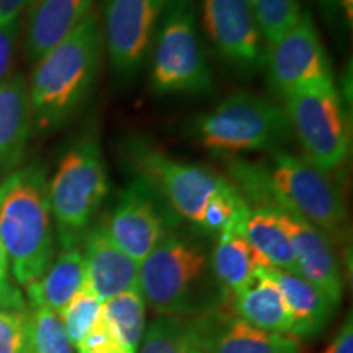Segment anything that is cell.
Returning <instances> with one entry per match:
<instances>
[{"label":"cell","mask_w":353,"mask_h":353,"mask_svg":"<svg viewBox=\"0 0 353 353\" xmlns=\"http://www.w3.org/2000/svg\"><path fill=\"white\" fill-rule=\"evenodd\" d=\"M319 3L327 13H334L335 7H337V0H319Z\"/></svg>","instance_id":"e575fe53"},{"label":"cell","mask_w":353,"mask_h":353,"mask_svg":"<svg viewBox=\"0 0 353 353\" xmlns=\"http://www.w3.org/2000/svg\"><path fill=\"white\" fill-rule=\"evenodd\" d=\"M283 105L307 162L327 174L345 165L352 151V123L335 83L294 92L285 97Z\"/></svg>","instance_id":"ba28073f"},{"label":"cell","mask_w":353,"mask_h":353,"mask_svg":"<svg viewBox=\"0 0 353 353\" xmlns=\"http://www.w3.org/2000/svg\"><path fill=\"white\" fill-rule=\"evenodd\" d=\"M265 64L270 90L281 100L304 88L335 83L330 59L309 12H303L298 23L268 46Z\"/></svg>","instance_id":"30bf717a"},{"label":"cell","mask_w":353,"mask_h":353,"mask_svg":"<svg viewBox=\"0 0 353 353\" xmlns=\"http://www.w3.org/2000/svg\"><path fill=\"white\" fill-rule=\"evenodd\" d=\"M324 353H353V327H352V316L343 322V325L335 335L334 342L330 343L327 350Z\"/></svg>","instance_id":"1f68e13d"},{"label":"cell","mask_w":353,"mask_h":353,"mask_svg":"<svg viewBox=\"0 0 353 353\" xmlns=\"http://www.w3.org/2000/svg\"><path fill=\"white\" fill-rule=\"evenodd\" d=\"M33 130L28 83L13 74L0 85V174H10L23 162Z\"/></svg>","instance_id":"2e32d148"},{"label":"cell","mask_w":353,"mask_h":353,"mask_svg":"<svg viewBox=\"0 0 353 353\" xmlns=\"http://www.w3.org/2000/svg\"><path fill=\"white\" fill-rule=\"evenodd\" d=\"M103 50L99 13L92 10L64 41L34 61L28 95L38 132L59 130L82 107L99 77Z\"/></svg>","instance_id":"6da1fadb"},{"label":"cell","mask_w":353,"mask_h":353,"mask_svg":"<svg viewBox=\"0 0 353 353\" xmlns=\"http://www.w3.org/2000/svg\"><path fill=\"white\" fill-rule=\"evenodd\" d=\"M193 136L214 156L273 152L293 139L285 108L267 97L237 90L193 123Z\"/></svg>","instance_id":"3957f363"},{"label":"cell","mask_w":353,"mask_h":353,"mask_svg":"<svg viewBox=\"0 0 353 353\" xmlns=\"http://www.w3.org/2000/svg\"><path fill=\"white\" fill-rule=\"evenodd\" d=\"M151 51V82L159 94L213 92V72L203 50L192 0L167 2Z\"/></svg>","instance_id":"8992f818"},{"label":"cell","mask_w":353,"mask_h":353,"mask_svg":"<svg viewBox=\"0 0 353 353\" xmlns=\"http://www.w3.org/2000/svg\"><path fill=\"white\" fill-rule=\"evenodd\" d=\"M34 0H0V26L19 20L26 8L32 7Z\"/></svg>","instance_id":"d6a6232c"},{"label":"cell","mask_w":353,"mask_h":353,"mask_svg":"<svg viewBox=\"0 0 353 353\" xmlns=\"http://www.w3.org/2000/svg\"><path fill=\"white\" fill-rule=\"evenodd\" d=\"M260 33L268 46L276 43L303 15L299 0H250Z\"/></svg>","instance_id":"d4e9b609"},{"label":"cell","mask_w":353,"mask_h":353,"mask_svg":"<svg viewBox=\"0 0 353 353\" xmlns=\"http://www.w3.org/2000/svg\"><path fill=\"white\" fill-rule=\"evenodd\" d=\"M121 152L134 176L144 180L175 214L198 228L211 198L229 185L211 169L167 156L143 136L128 138Z\"/></svg>","instance_id":"52a82bcc"},{"label":"cell","mask_w":353,"mask_h":353,"mask_svg":"<svg viewBox=\"0 0 353 353\" xmlns=\"http://www.w3.org/2000/svg\"><path fill=\"white\" fill-rule=\"evenodd\" d=\"M203 325L206 353H301L294 335L268 332L239 317L221 321L203 317Z\"/></svg>","instance_id":"e0dca14e"},{"label":"cell","mask_w":353,"mask_h":353,"mask_svg":"<svg viewBox=\"0 0 353 353\" xmlns=\"http://www.w3.org/2000/svg\"><path fill=\"white\" fill-rule=\"evenodd\" d=\"M206 34L226 63L242 72L265 64V41L250 0H201Z\"/></svg>","instance_id":"4fadbf2b"},{"label":"cell","mask_w":353,"mask_h":353,"mask_svg":"<svg viewBox=\"0 0 353 353\" xmlns=\"http://www.w3.org/2000/svg\"><path fill=\"white\" fill-rule=\"evenodd\" d=\"M94 10V0H34L28 8L25 50L30 61H38L64 41Z\"/></svg>","instance_id":"9a60e30c"},{"label":"cell","mask_w":353,"mask_h":353,"mask_svg":"<svg viewBox=\"0 0 353 353\" xmlns=\"http://www.w3.org/2000/svg\"><path fill=\"white\" fill-rule=\"evenodd\" d=\"M101 316L118 342L136 353L145 327V301L141 291H126L105 301Z\"/></svg>","instance_id":"cb8c5ba5"},{"label":"cell","mask_w":353,"mask_h":353,"mask_svg":"<svg viewBox=\"0 0 353 353\" xmlns=\"http://www.w3.org/2000/svg\"><path fill=\"white\" fill-rule=\"evenodd\" d=\"M231 298L239 319L268 332L291 334V319L283 294L263 268H260L252 285Z\"/></svg>","instance_id":"ffe728a7"},{"label":"cell","mask_w":353,"mask_h":353,"mask_svg":"<svg viewBox=\"0 0 353 353\" xmlns=\"http://www.w3.org/2000/svg\"><path fill=\"white\" fill-rule=\"evenodd\" d=\"M263 270L283 294L291 319V335L309 337L319 332L334 307L327 296L299 273L273 267H267Z\"/></svg>","instance_id":"ac0fdd59"},{"label":"cell","mask_w":353,"mask_h":353,"mask_svg":"<svg viewBox=\"0 0 353 353\" xmlns=\"http://www.w3.org/2000/svg\"><path fill=\"white\" fill-rule=\"evenodd\" d=\"M208 254L196 242L169 234L139 263V291L162 316H185L210 290Z\"/></svg>","instance_id":"5b68a950"},{"label":"cell","mask_w":353,"mask_h":353,"mask_svg":"<svg viewBox=\"0 0 353 353\" xmlns=\"http://www.w3.org/2000/svg\"><path fill=\"white\" fill-rule=\"evenodd\" d=\"M337 6H341L343 10V15H345V20L348 25H352L353 20V0H337Z\"/></svg>","instance_id":"836d02e7"},{"label":"cell","mask_w":353,"mask_h":353,"mask_svg":"<svg viewBox=\"0 0 353 353\" xmlns=\"http://www.w3.org/2000/svg\"><path fill=\"white\" fill-rule=\"evenodd\" d=\"M21 26L20 19L0 26V85L13 77Z\"/></svg>","instance_id":"f1b7e54d"},{"label":"cell","mask_w":353,"mask_h":353,"mask_svg":"<svg viewBox=\"0 0 353 353\" xmlns=\"http://www.w3.org/2000/svg\"><path fill=\"white\" fill-rule=\"evenodd\" d=\"M110 192L107 161L97 134H82L65 149L48 195L57 236L64 249L77 247Z\"/></svg>","instance_id":"277c9868"},{"label":"cell","mask_w":353,"mask_h":353,"mask_svg":"<svg viewBox=\"0 0 353 353\" xmlns=\"http://www.w3.org/2000/svg\"><path fill=\"white\" fill-rule=\"evenodd\" d=\"M0 353H33L32 316L0 307Z\"/></svg>","instance_id":"83f0119b"},{"label":"cell","mask_w":353,"mask_h":353,"mask_svg":"<svg viewBox=\"0 0 353 353\" xmlns=\"http://www.w3.org/2000/svg\"><path fill=\"white\" fill-rule=\"evenodd\" d=\"M262 164L276 196L290 210L319 229L330 242L345 239L347 206L330 174L283 149L270 152V159Z\"/></svg>","instance_id":"9c48e42d"},{"label":"cell","mask_w":353,"mask_h":353,"mask_svg":"<svg viewBox=\"0 0 353 353\" xmlns=\"http://www.w3.org/2000/svg\"><path fill=\"white\" fill-rule=\"evenodd\" d=\"M210 262L216 281L228 296L252 285L260 268L268 267L249 242L241 234L232 231L219 234Z\"/></svg>","instance_id":"44dd1931"},{"label":"cell","mask_w":353,"mask_h":353,"mask_svg":"<svg viewBox=\"0 0 353 353\" xmlns=\"http://www.w3.org/2000/svg\"><path fill=\"white\" fill-rule=\"evenodd\" d=\"M232 232L241 234L268 267L299 273L288 234L272 211L249 206Z\"/></svg>","instance_id":"7402d4cb"},{"label":"cell","mask_w":353,"mask_h":353,"mask_svg":"<svg viewBox=\"0 0 353 353\" xmlns=\"http://www.w3.org/2000/svg\"><path fill=\"white\" fill-rule=\"evenodd\" d=\"M76 348L79 353H131L118 342L103 316H100L99 322Z\"/></svg>","instance_id":"f546056e"},{"label":"cell","mask_w":353,"mask_h":353,"mask_svg":"<svg viewBox=\"0 0 353 353\" xmlns=\"http://www.w3.org/2000/svg\"><path fill=\"white\" fill-rule=\"evenodd\" d=\"M138 353H206L203 319L162 316L151 322L139 342Z\"/></svg>","instance_id":"603a6c76"},{"label":"cell","mask_w":353,"mask_h":353,"mask_svg":"<svg viewBox=\"0 0 353 353\" xmlns=\"http://www.w3.org/2000/svg\"><path fill=\"white\" fill-rule=\"evenodd\" d=\"M169 0H105L103 44L117 76L130 79L151 52Z\"/></svg>","instance_id":"8fae6325"},{"label":"cell","mask_w":353,"mask_h":353,"mask_svg":"<svg viewBox=\"0 0 353 353\" xmlns=\"http://www.w3.org/2000/svg\"><path fill=\"white\" fill-rule=\"evenodd\" d=\"M32 342L33 353H74L61 317L46 307H34Z\"/></svg>","instance_id":"4316f807"},{"label":"cell","mask_w":353,"mask_h":353,"mask_svg":"<svg viewBox=\"0 0 353 353\" xmlns=\"http://www.w3.org/2000/svg\"><path fill=\"white\" fill-rule=\"evenodd\" d=\"M0 242L15 283L28 286L54 259V221L41 164L19 167L0 182Z\"/></svg>","instance_id":"7a4b0ae2"},{"label":"cell","mask_w":353,"mask_h":353,"mask_svg":"<svg viewBox=\"0 0 353 353\" xmlns=\"http://www.w3.org/2000/svg\"><path fill=\"white\" fill-rule=\"evenodd\" d=\"M175 214L144 180L134 179L123 190L107 231L121 250L141 263L159 242L169 236Z\"/></svg>","instance_id":"7c38bea8"},{"label":"cell","mask_w":353,"mask_h":353,"mask_svg":"<svg viewBox=\"0 0 353 353\" xmlns=\"http://www.w3.org/2000/svg\"><path fill=\"white\" fill-rule=\"evenodd\" d=\"M83 241L85 288L101 303L126 291L139 290V263L118 247L107 228L90 229Z\"/></svg>","instance_id":"5bb4252c"},{"label":"cell","mask_w":353,"mask_h":353,"mask_svg":"<svg viewBox=\"0 0 353 353\" xmlns=\"http://www.w3.org/2000/svg\"><path fill=\"white\" fill-rule=\"evenodd\" d=\"M0 307L12 311H25V298L10 272L7 254L0 242Z\"/></svg>","instance_id":"4dcf8cb0"},{"label":"cell","mask_w":353,"mask_h":353,"mask_svg":"<svg viewBox=\"0 0 353 353\" xmlns=\"http://www.w3.org/2000/svg\"><path fill=\"white\" fill-rule=\"evenodd\" d=\"M83 285L85 267L82 250L69 247L52 259L48 270L37 281L25 286V290L34 307H46L59 316Z\"/></svg>","instance_id":"d6986e66"},{"label":"cell","mask_w":353,"mask_h":353,"mask_svg":"<svg viewBox=\"0 0 353 353\" xmlns=\"http://www.w3.org/2000/svg\"><path fill=\"white\" fill-rule=\"evenodd\" d=\"M101 306L103 303L83 285V288L63 309L59 317L72 345L77 347L99 322Z\"/></svg>","instance_id":"484cf974"}]
</instances>
